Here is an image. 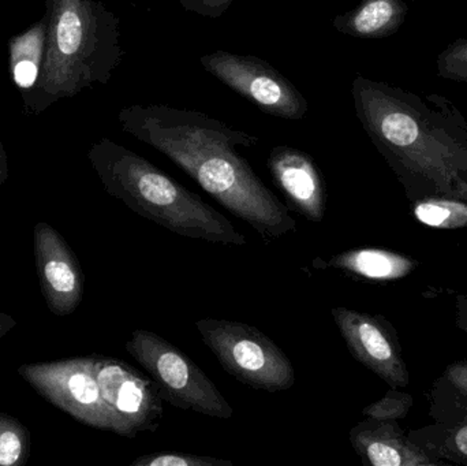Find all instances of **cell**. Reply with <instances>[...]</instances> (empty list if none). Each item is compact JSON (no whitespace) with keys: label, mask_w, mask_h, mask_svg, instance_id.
<instances>
[{"label":"cell","mask_w":467,"mask_h":466,"mask_svg":"<svg viewBox=\"0 0 467 466\" xmlns=\"http://www.w3.org/2000/svg\"><path fill=\"white\" fill-rule=\"evenodd\" d=\"M125 133L163 153L193 178L230 213L249 224L265 243L296 232L288 208L264 185L238 148L258 144L257 136L234 130L194 109L134 106L120 109Z\"/></svg>","instance_id":"6da1fadb"},{"label":"cell","mask_w":467,"mask_h":466,"mask_svg":"<svg viewBox=\"0 0 467 466\" xmlns=\"http://www.w3.org/2000/svg\"><path fill=\"white\" fill-rule=\"evenodd\" d=\"M354 109L411 202H467V119L450 98L357 76Z\"/></svg>","instance_id":"7a4b0ae2"},{"label":"cell","mask_w":467,"mask_h":466,"mask_svg":"<svg viewBox=\"0 0 467 466\" xmlns=\"http://www.w3.org/2000/svg\"><path fill=\"white\" fill-rule=\"evenodd\" d=\"M48 16L40 82L25 114L109 84L125 57L119 18L99 0H46Z\"/></svg>","instance_id":"3957f363"},{"label":"cell","mask_w":467,"mask_h":466,"mask_svg":"<svg viewBox=\"0 0 467 466\" xmlns=\"http://www.w3.org/2000/svg\"><path fill=\"white\" fill-rule=\"evenodd\" d=\"M88 159L104 191L137 215L181 237L221 245L246 243L223 213L129 148L101 139L90 147Z\"/></svg>","instance_id":"277c9868"},{"label":"cell","mask_w":467,"mask_h":466,"mask_svg":"<svg viewBox=\"0 0 467 466\" xmlns=\"http://www.w3.org/2000/svg\"><path fill=\"white\" fill-rule=\"evenodd\" d=\"M125 349L158 386L163 401L208 418H233V407L215 383L188 355L163 337L152 331L136 330L126 342Z\"/></svg>","instance_id":"5b68a950"},{"label":"cell","mask_w":467,"mask_h":466,"mask_svg":"<svg viewBox=\"0 0 467 466\" xmlns=\"http://www.w3.org/2000/svg\"><path fill=\"white\" fill-rule=\"evenodd\" d=\"M205 347L238 382L266 393L290 390L296 371L288 356L266 334L233 320H197Z\"/></svg>","instance_id":"8992f818"},{"label":"cell","mask_w":467,"mask_h":466,"mask_svg":"<svg viewBox=\"0 0 467 466\" xmlns=\"http://www.w3.org/2000/svg\"><path fill=\"white\" fill-rule=\"evenodd\" d=\"M95 356L24 364L18 374L41 397L85 426L115 432V419L96 378Z\"/></svg>","instance_id":"52a82bcc"},{"label":"cell","mask_w":467,"mask_h":466,"mask_svg":"<svg viewBox=\"0 0 467 466\" xmlns=\"http://www.w3.org/2000/svg\"><path fill=\"white\" fill-rule=\"evenodd\" d=\"M205 71L272 117L299 120L307 101L274 66L253 55L216 51L200 59Z\"/></svg>","instance_id":"ba28073f"},{"label":"cell","mask_w":467,"mask_h":466,"mask_svg":"<svg viewBox=\"0 0 467 466\" xmlns=\"http://www.w3.org/2000/svg\"><path fill=\"white\" fill-rule=\"evenodd\" d=\"M93 368L115 419L114 434L136 438L142 432L158 431L163 419V399L150 378L125 361L103 356H95Z\"/></svg>","instance_id":"9c48e42d"},{"label":"cell","mask_w":467,"mask_h":466,"mask_svg":"<svg viewBox=\"0 0 467 466\" xmlns=\"http://www.w3.org/2000/svg\"><path fill=\"white\" fill-rule=\"evenodd\" d=\"M348 352L392 388L409 385V372L397 337L381 316L337 306L331 311Z\"/></svg>","instance_id":"30bf717a"},{"label":"cell","mask_w":467,"mask_h":466,"mask_svg":"<svg viewBox=\"0 0 467 466\" xmlns=\"http://www.w3.org/2000/svg\"><path fill=\"white\" fill-rule=\"evenodd\" d=\"M33 251L41 293L51 314L68 316L84 297L85 276L73 249L46 222L33 229Z\"/></svg>","instance_id":"8fae6325"},{"label":"cell","mask_w":467,"mask_h":466,"mask_svg":"<svg viewBox=\"0 0 467 466\" xmlns=\"http://www.w3.org/2000/svg\"><path fill=\"white\" fill-rule=\"evenodd\" d=\"M269 174L282 192L288 207L313 223L326 216V181L315 159L304 150L277 145L269 153Z\"/></svg>","instance_id":"7c38bea8"},{"label":"cell","mask_w":467,"mask_h":466,"mask_svg":"<svg viewBox=\"0 0 467 466\" xmlns=\"http://www.w3.org/2000/svg\"><path fill=\"white\" fill-rule=\"evenodd\" d=\"M350 442L362 461L373 466H430L441 461L406 437L397 421L367 420L350 431Z\"/></svg>","instance_id":"4fadbf2b"},{"label":"cell","mask_w":467,"mask_h":466,"mask_svg":"<svg viewBox=\"0 0 467 466\" xmlns=\"http://www.w3.org/2000/svg\"><path fill=\"white\" fill-rule=\"evenodd\" d=\"M316 270H339L368 282H392L405 278L416 270L410 257L379 248H358L335 254L328 260H313Z\"/></svg>","instance_id":"5bb4252c"},{"label":"cell","mask_w":467,"mask_h":466,"mask_svg":"<svg viewBox=\"0 0 467 466\" xmlns=\"http://www.w3.org/2000/svg\"><path fill=\"white\" fill-rule=\"evenodd\" d=\"M406 0H359L358 5L332 19V27L342 35L364 40L391 37L405 24Z\"/></svg>","instance_id":"9a60e30c"},{"label":"cell","mask_w":467,"mask_h":466,"mask_svg":"<svg viewBox=\"0 0 467 466\" xmlns=\"http://www.w3.org/2000/svg\"><path fill=\"white\" fill-rule=\"evenodd\" d=\"M48 16L44 14L32 26L8 40V71L21 93L24 109L30 103L43 70Z\"/></svg>","instance_id":"2e32d148"},{"label":"cell","mask_w":467,"mask_h":466,"mask_svg":"<svg viewBox=\"0 0 467 466\" xmlns=\"http://www.w3.org/2000/svg\"><path fill=\"white\" fill-rule=\"evenodd\" d=\"M409 438L430 456L436 454L450 461L467 464V421L441 423L413 432Z\"/></svg>","instance_id":"e0dca14e"},{"label":"cell","mask_w":467,"mask_h":466,"mask_svg":"<svg viewBox=\"0 0 467 466\" xmlns=\"http://www.w3.org/2000/svg\"><path fill=\"white\" fill-rule=\"evenodd\" d=\"M417 221L432 229H463L467 227V202L444 197H431L414 202Z\"/></svg>","instance_id":"ac0fdd59"},{"label":"cell","mask_w":467,"mask_h":466,"mask_svg":"<svg viewBox=\"0 0 467 466\" xmlns=\"http://www.w3.org/2000/svg\"><path fill=\"white\" fill-rule=\"evenodd\" d=\"M32 449L29 430L22 421L0 412V466L26 464Z\"/></svg>","instance_id":"d6986e66"},{"label":"cell","mask_w":467,"mask_h":466,"mask_svg":"<svg viewBox=\"0 0 467 466\" xmlns=\"http://www.w3.org/2000/svg\"><path fill=\"white\" fill-rule=\"evenodd\" d=\"M433 401L438 408L447 407V410L458 408L460 418L452 423L467 421V361L452 364L444 372L443 378L436 383Z\"/></svg>","instance_id":"ffe728a7"},{"label":"cell","mask_w":467,"mask_h":466,"mask_svg":"<svg viewBox=\"0 0 467 466\" xmlns=\"http://www.w3.org/2000/svg\"><path fill=\"white\" fill-rule=\"evenodd\" d=\"M439 77L467 84V37L457 38L436 59Z\"/></svg>","instance_id":"44dd1931"},{"label":"cell","mask_w":467,"mask_h":466,"mask_svg":"<svg viewBox=\"0 0 467 466\" xmlns=\"http://www.w3.org/2000/svg\"><path fill=\"white\" fill-rule=\"evenodd\" d=\"M229 460L215 459L211 456L178 453V451H159L145 454L134 460L130 466H233Z\"/></svg>","instance_id":"7402d4cb"},{"label":"cell","mask_w":467,"mask_h":466,"mask_svg":"<svg viewBox=\"0 0 467 466\" xmlns=\"http://www.w3.org/2000/svg\"><path fill=\"white\" fill-rule=\"evenodd\" d=\"M413 405V399L409 394L400 393L398 388H392L384 399L365 408L364 416L375 420L398 421L406 418Z\"/></svg>","instance_id":"603a6c76"},{"label":"cell","mask_w":467,"mask_h":466,"mask_svg":"<svg viewBox=\"0 0 467 466\" xmlns=\"http://www.w3.org/2000/svg\"><path fill=\"white\" fill-rule=\"evenodd\" d=\"M189 13H196L208 18H221L234 3V0H178Z\"/></svg>","instance_id":"cb8c5ba5"},{"label":"cell","mask_w":467,"mask_h":466,"mask_svg":"<svg viewBox=\"0 0 467 466\" xmlns=\"http://www.w3.org/2000/svg\"><path fill=\"white\" fill-rule=\"evenodd\" d=\"M457 326L467 334V297L457 298Z\"/></svg>","instance_id":"d4e9b609"},{"label":"cell","mask_w":467,"mask_h":466,"mask_svg":"<svg viewBox=\"0 0 467 466\" xmlns=\"http://www.w3.org/2000/svg\"><path fill=\"white\" fill-rule=\"evenodd\" d=\"M8 180V159L3 147L2 140H0V186Z\"/></svg>","instance_id":"484cf974"},{"label":"cell","mask_w":467,"mask_h":466,"mask_svg":"<svg viewBox=\"0 0 467 466\" xmlns=\"http://www.w3.org/2000/svg\"><path fill=\"white\" fill-rule=\"evenodd\" d=\"M16 326V322L10 315L0 312V338H3L5 334L10 333V330H13Z\"/></svg>","instance_id":"4316f807"}]
</instances>
